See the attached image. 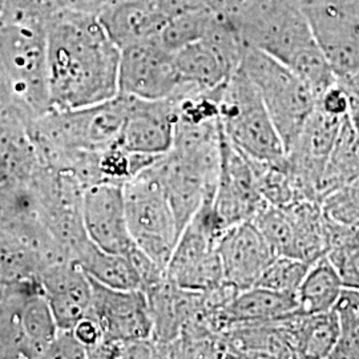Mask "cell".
I'll return each instance as SVG.
<instances>
[{
  "label": "cell",
  "instance_id": "cell-30",
  "mask_svg": "<svg viewBox=\"0 0 359 359\" xmlns=\"http://www.w3.org/2000/svg\"><path fill=\"white\" fill-rule=\"evenodd\" d=\"M341 334L330 358H359V316L342 306H335Z\"/></svg>",
  "mask_w": 359,
  "mask_h": 359
},
{
  "label": "cell",
  "instance_id": "cell-6",
  "mask_svg": "<svg viewBox=\"0 0 359 359\" xmlns=\"http://www.w3.org/2000/svg\"><path fill=\"white\" fill-rule=\"evenodd\" d=\"M0 63L8 77L16 107L27 118L51 109L47 28L0 27Z\"/></svg>",
  "mask_w": 359,
  "mask_h": 359
},
{
  "label": "cell",
  "instance_id": "cell-4",
  "mask_svg": "<svg viewBox=\"0 0 359 359\" xmlns=\"http://www.w3.org/2000/svg\"><path fill=\"white\" fill-rule=\"evenodd\" d=\"M219 123L229 142L249 157L265 163L285 160L283 140L255 84L241 68L222 86Z\"/></svg>",
  "mask_w": 359,
  "mask_h": 359
},
{
  "label": "cell",
  "instance_id": "cell-19",
  "mask_svg": "<svg viewBox=\"0 0 359 359\" xmlns=\"http://www.w3.org/2000/svg\"><path fill=\"white\" fill-rule=\"evenodd\" d=\"M283 209L294 231V258L313 264L326 256L330 248V231L321 203L297 200Z\"/></svg>",
  "mask_w": 359,
  "mask_h": 359
},
{
  "label": "cell",
  "instance_id": "cell-37",
  "mask_svg": "<svg viewBox=\"0 0 359 359\" xmlns=\"http://www.w3.org/2000/svg\"><path fill=\"white\" fill-rule=\"evenodd\" d=\"M348 118H350V123L353 126L354 130L357 132V135L359 136V109H354L348 114Z\"/></svg>",
  "mask_w": 359,
  "mask_h": 359
},
{
  "label": "cell",
  "instance_id": "cell-39",
  "mask_svg": "<svg viewBox=\"0 0 359 359\" xmlns=\"http://www.w3.org/2000/svg\"><path fill=\"white\" fill-rule=\"evenodd\" d=\"M4 4H6V0H0V27L3 26V16H4Z\"/></svg>",
  "mask_w": 359,
  "mask_h": 359
},
{
  "label": "cell",
  "instance_id": "cell-40",
  "mask_svg": "<svg viewBox=\"0 0 359 359\" xmlns=\"http://www.w3.org/2000/svg\"><path fill=\"white\" fill-rule=\"evenodd\" d=\"M38 1L46 3V4H50V6H52L53 8H56V10H60V8L57 7V4H56V0H38Z\"/></svg>",
  "mask_w": 359,
  "mask_h": 359
},
{
  "label": "cell",
  "instance_id": "cell-10",
  "mask_svg": "<svg viewBox=\"0 0 359 359\" xmlns=\"http://www.w3.org/2000/svg\"><path fill=\"white\" fill-rule=\"evenodd\" d=\"M302 6L335 75L358 71L359 0H304Z\"/></svg>",
  "mask_w": 359,
  "mask_h": 359
},
{
  "label": "cell",
  "instance_id": "cell-2",
  "mask_svg": "<svg viewBox=\"0 0 359 359\" xmlns=\"http://www.w3.org/2000/svg\"><path fill=\"white\" fill-rule=\"evenodd\" d=\"M245 48L265 52L297 76H306L325 60L301 0H245L226 15Z\"/></svg>",
  "mask_w": 359,
  "mask_h": 359
},
{
  "label": "cell",
  "instance_id": "cell-29",
  "mask_svg": "<svg viewBox=\"0 0 359 359\" xmlns=\"http://www.w3.org/2000/svg\"><path fill=\"white\" fill-rule=\"evenodd\" d=\"M332 261L345 289L359 290V228H348L330 248Z\"/></svg>",
  "mask_w": 359,
  "mask_h": 359
},
{
  "label": "cell",
  "instance_id": "cell-21",
  "mask_svg": "<svg viewBox=\"0 0 359 359\" xmlns=\"http://www.w3.org/2000/svg\"><path fill=\"white\" fill-rule=\"evenodd\" d=\"M19 325L25 358H44L59 327L38 280L27 292L19 306Z\"/></svg>",
  "mask_w": 359,
  "mask_h": 359
},
{
  "label": "cell",
  "instance_id": "cell-9",
  "mask_svg": "<svg viewBox=\"0 0 359 359\" xmlns=\"http://www.w3.org/2000/svg\"><path fill=\"white\" fill-rule=\"evenodd\" d=\"M212 205L224 231L252 221L266 205L259 192L253 158L233 145L224 132H221L219 167Z\"/></svg>",
  "mask_w": 359,
  "mask_h": 359
},
{
  "label": "cell",
  "instance_id": "cell-22",
  "mask_svg": "<svg viewBox=\"0 0 359 359\" xmlns=\"http://www.w3.org/2000/svg\"><path fill=\"white\" fill-rule=\"evenodd\" d=\"M297 358H330L338 344L341 325L337 310L318 314L293 313Z\"/></svg>",
  "mask_w": 359,
  "mask_h": 359
},
{
  "label": "cell",
  "instance_id": "cell-41",
  "mask_svg": "<svg viewBox=\"0 0 359 359\" xmlns=\"http://www.w3.org/2000/svg\"><path fill=\"white\" fill-rule=\"evenodd\" d=\"M302 1H304V0H302Z\"/></svg>",
  "mask_w": 359,
  "mask_h": 359
},
{
  "label": "cell",
  "instance_id": "cell-11",
  "mask_svg": "<svg viewBox=\"0 0 359 359\" xmlns=\"http://www.w3.org/2000/svg\"><path fill=\"white\" fill-rule=\"evenodd\" d=\"M185 86L176 69L173 52L156 39L132 44L120 51L118 93L161 100L179 93Z\"/></svg>",
  "mask_w": 359,
  "mask_h": 359
},
{
  "label": "cell",
  "instance_id": "cell-7",
  "mask_svg": "<svg viewBox=\"0 0 359 359\" xmlns=\"http://www.w3.org/2000/svg\"><path fill=\"white\" fill-rule=\"evenodd\" d=\"M240 68L258 90L286 152L317 105L316 95L289 67L256 48H245Z\"/></svg>",
  "mask_w": 359,
  "mask_h": 359
},
{
  "label": "cell",
  "instance_id": "cell-24",
  "mask_svg": "<svg viewBox=\"0 0 359 359\" xmlns=\"http://www.w3.org/2000/svg\"><path fill=\"white\" fill-rule=\"evenodd\" d=\"M357 175H359V136L347 116L342 120L323 168L321 200L327 193L333 192Z\"/></svg>",
  "mask_w": 359,
  "mask_h": 359
},
{
  "label": "cell",
  "instance_id": "cell-33",
  "mask_svg": "<svg viewBox=\"0 0 359 359\" xmlns=\"http://www.w3.org/2000/svg\"><path fill=\"white\" fill-rule=\"evenodd\" d=\"M117 1L121 0H56V4L59 8L99 16V13H103L105 8L111 7Z\"/></svg>",
  "mask_w": 359,
  "mask_h": 359
},
{
  "label": "cell",
  "instance_id": "cell-3",
  "mask_svg": "<svg viewBox=\"0 0 359 359\" xmlns=\"http://www.w3.org/2000/svg\"><path fill=\"white\" fill-rule=\"evenodd\" d=\"M127 96L118 93L103 103L51 108L27 123L39 161L67 151H103L118 144L127 112Z\"/></svg>",
  "mask_w": 359,
  "mask_h": 359
},
{
  "label": "cell",
  "instance_id": "cell-13",
  "mask_svg": "<svg viewBox=\"0 0 359 359\" xmlns=\"http://www.w3.org/2000/svg\"><path fill=\"white\" fill-rule=\"evenodd\" d=\"M81 221L90 241L103 250L126 256L135 246L128 228L123 185L102 182L84 189Z\"/></svg>",
  "mask_w": 359,
  "mask_h": 359
},
{
  "label": "cell",
  "instance_id": "cell-28",
  "mask_svg": "<svg viewBox=\"0 0 359 359\" xmlns=\"http://www.w3.org/2000/svg\"><path fill=\"white\" fill-rule=\"evenodd\" d=\"M310 265L311 264L293 257H276L262 273L256 286L286 294H295Z\"/></svg>",
  "mask_w": 359,
  "mask_h": 359
},
{
  "label": "cell",
  "instance_id": "cell-20",
  "mask_svg": "<svg viewBox=\"0 0 359 359\" xmlns=\"http://www.w3.org/2000/svg\"><path fill=\"white\" fill-rule=\"evenodd\" d=\"M74 261L90 280L104 286L123 290H142L140 276L128 257L103 250L90 238L77 248Z\"/></svg>",
  "mask_w": 359,
  "mask_h": 359
},
{
  "label": "cell",
  "instance_id": "cell-34",
  "mask_svg": "<svg viewBox=\"0 0 359 359\" xmlns=\"http://www.w3.org/2000/svg\"><path fill=\"white\" fill-rule=\"evenodd\" d=\"M337 80L346 90L350 99V112L359 109V69L342 76H337Z\"/></svg>",
  "mask_w": 359,
  "mask_h": 359
},
{
  "label": "cell",
  "instance_id": "cell-35",
  "mask_svg": "<svg viewBox=\"0 0 359 359\" xmlns=\"http://www.w3.org/2000/svg\"><path fill=\"white\" fill-rule=\"evenodd\" d=\"M13 108H18V107L15 103V97H13L8 77L6 75L4 68L0 63V112L7 111V109H13Z\"/></svg>",
  "mask_w": 359,
  "mask_h": 359
},
{
  "label": "cell",
  "instance_id": "cell-36",
  "mask_svg": "<svg viewBox=\"0 0 359 359\" xmlns=\"http://www.w3.org/2000/svg\"><path fill=\"white\" fill-rule=\"evenodd\" d=\"M337 306L348 309V310H351L353 313L359 316V290L344 289Z\"/></svg>",
  "mask_w": 359,
  "mask_h": 359
},
{
  "label": "cell",
  "instance_id": "cell-38",
  "mask_svg": "<svg viewBox=\"0 0 359 359\" xmlns=\"http://www.w3.org/2000/svg\"><path fill=\"white\" fill-rule=\"evenodd\" d=\"M6 181H8V180H7V175H6L4 168L1 164V158H0V182H6Z\"/></svg>",
  "mask_w": 359,
  "mask_h": 359
},
{
  "label": "cell",
  "instance_id": "cell-18",
  "mask_svg": "<svg viewBox=\"0 0 359 359\" xmlns=\"http://www.w3.org/2000/svg\"><path fill=\"white\" fill-rule=\"evenodd\" d=\"M298 311L295 294L253 286L240 290L218 314L221 332L241 325L278 321Z\"/></svg>",
  "mask_w": 359,
  "mask_h": 359
},
{
  "label": "cell",
  "instance_id": "cell-26",
  "mask_svg": "<svg viewBox=\"0 0 359 359\" xmlns=\"http://www.w3.org/2000/svg\"><path fill=\"white\" fill-rule=\"evenodd\" d=\"M276 257L294 258V231L283 208L264 205L252 219Z\"/></svg>",
  "mask_w": 359,
  "mask_h": 359
},
{
  "label": "cell",
  "instance_id": "cell-25",
  "mask_svg": "<svg viewBox=\"0 0 359 359\" xmlns=\"http://www.w3.org/2000/svg\"><path fill=\"white\" fill-rule=\"evenodd\" d=\"M217 15L206 7H193L175 13L168 18L156 40L169 52L179 51L203 38Z\"/></svg>",
  "mask_w": 359,
  "mask_h": 359
},
{
  "label": "cell",
  "instance_id": "cell-17",
  "mask_svg": "<svg viewBox=\"0 0 359 359\" xmlns=\"http://www.w3.org/2000/svg\"><path fill=\"white\" fill-rule=\"evenodd\" d=\"M97 18L120 51L157 38L168 19L158 0H121L105 8Z\"/></svg>",
  "mask_w": 359,
  "mask_h": 359
},
{
  "label": "cell",
  "instance_id": "cell-12",
  "mask_svg": "<svg viewBox=\"0 0 359 359\" xmlns=\"http://www.w3.org/2000/svg\"><path fill=\"white\" fill-rule=\"evenodd\" d=\"M90 281V311L102 327L103 344L123 345L152 339L154 325L145 292L114 289Z\"/></svg>",
  "mask_w": 359,
  "mask_h": 359
},
{
  "label": "cell",
  "instance_id": "cell-27",
  "mask_svg": "<svg viewBox=\"0 0 359 359\" xmlns=\"http://www.w3.org/2000/svg\"><path fill=\"white\" fill-rule=\"evenodd\" d=\"M325 217L346 228H359V175L321 200Z\"/></svg>",
  "mask_w": 359,
  "mask_h": 359
},
{
  "label": "cell",
  "instance_id": "cell-1",
  "mask_svg": "<svg viewBox=\"0 0 359 359\" xmlns=\"http://www.w3.org/2000/svg\"><path fill=\"white\" fill-rule=\"evenodd\" d=\"M47 60L52 108H81L118 95L120 48L96 15L65 8L52 13Z\"/></svg>",
  "mask_w": 359,
  "mask_h": 359
},
{
  "label": "cell",
  "instance_id": "cell-31",
  "mask_svg": "<svg viewBox=\"0 0 359 359\" xmlns=\"http://www.w3.org/2000/svg\"><path fill=\"white\" fill-rule=\"evenodd\" d=\"M44 358H87V350L77 341L71 329H59Z\"/></svg>",
  "mask_w": 359,
  "mask_h": 359
},
{
  "label": "cell",
  "instance_id": "cell-32",
  "mask_svg": "<svg viewBox=\"0 0 359 359\" xmlns=\"http://www.w3.org/2000/svg\"><path fill=\"white\" fill-rule=\"evenodd\" d=\"M77 341L86 347L87 358H90L93 351L103 344V332L97 320L88 313L71 329Z\"/></svg>",
  "mask_w": 359,
  "mask_h": 359
},
{
  "label": "cell",
  "instance_id": "cell-23",
  "mask_svg": "<svg viewBox=\"0 0 359 359\" xmlns=\"http://www.w3.org/2000/svg\"><path fill=\"white\" fill-rule=\"evenodd\" d=\"M344 285L327 256L318 258L309 268L299 287L295 292L298 311L301 314H318L334 310Z\"/></svg>",
  "mask_w": 359,
  "mask_h": 359
},
{
  "label": "cell",
  "instance_id": "cell-14",
  "mask_svg": "<svg viewBox=\"0 0 359 359\" xmlns=\"http://www.w3.org/2000/svg\"><path fill=\"white\" fill-rule=\"evenodd\" d=\"M118 145L136 154L163 156L173 145L176 107L172 97L147 100L127 96Z\"/></svg>",
  "mask_w": 359,
  "mask_h": 359
},
{
  "label": "cell",
  "instance_id": "cell-8",
  "mask_svg": "<svg viewBox=\"0 0 359 359\" xmlns=\"http://www.w3.org/2000/svg\"><path fill=\"white\" fill-rule=\"evenodd\" d=\"M208 197L180 233L167 265L169 281L181 289L205 292L224 283L217 241L224 229Z\"/></svg>",
  "mask_w": 359,
  "mask_h": 359
},
{
  "label": "cell",
  "instance_id": "cell-5",
  "mask_svg": "<svg viewBox=\"0 0 359 359\" xmlns=\"http://www.w3.org/2000/svg\"><path fill=\"white\" fill-rule=\"evenodd\" d=\"M157 160L127 181L123 191L133 243L157 265L167 270L181 229L169 204Z\"/></svg>",
  "mask_w": 359,
  "mask_h": 359
},
{
  "label": "cell",
  "instance_id": "cell-16",
  "mask_svg": "<svg viewBox=\"0 0 359 359\" xmlns=\"http://www.w3.org/2000/svg\"><path fill=\"white\" fill-rule=\"evenodd\" d=\"M36 280L59 329H72L90 313V278L75 261L47 264L39 271Z\"/></svg>",
  "mask_w": 359,
  "mask_h": 359
},
{
  "label": "cell",
  "instance_id": "cell-15",
  "mask_svg": "<svg viewBox=\"0 0 359 359\" xmlns=\"http://www.w3.org/2000/svg\"><path fill=\"white\" fill-rule=\"evenodd\" d=\"M217 252L224 283L237 290L256 286L262 273L276 258L269 245L252 221L241 222L222 231Z\"/></svg>",
  "mask_w": 359,
  "mask_h": 359
}]
</instances>
